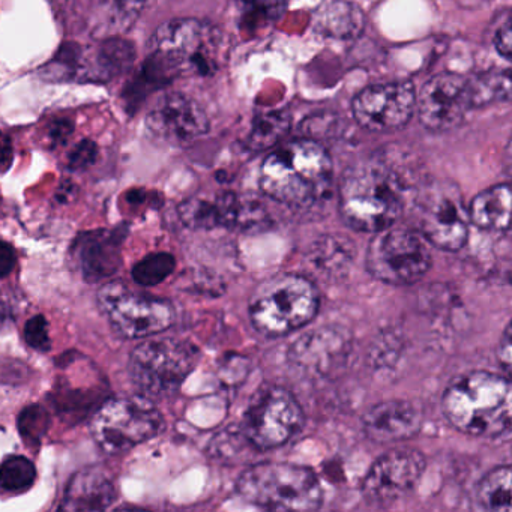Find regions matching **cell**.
<instances>
[{
    "mask_svg": "<svg viewBox=\"0 0 512 512\" xmlns=\"http://www.w3.org/2000/svg\"><path fill=\"white\" fill-rule=\"evenodd\" d=\"M98 148L91 140H83L71 151L68 158V167L74 172H82L88 169L97 160Z\"/></svg>",
    "mask_w": 512,
    "mask_h": 512,
    "instance_id": "836d02e7",
    "label": "cell"
},
{
    "mask_svg": "<svg viewBox=\"0 0 512 512\" xmlns=\"http://www.w3.org/2000/svg\"><path fill=\"white\" fill-rule=\"evenodd\" d=\"M418 232L428 244L443 251H458L469 236V212L457 185L433 181L416 190Z\"/></svg>",
    "mask_w": 512,
    "mask_h": 512,
    "instance_id": "30bf717a",
    "label": "cell"
},
{
    "mask_svg": "<svg viewBox=\"0 0 512 512\" xmlns=\"http://www.w3.org/2000/svg\"><path fill=\"white\" fill-rule=\"evenodd\" d=\"M146 125L151 133L172 145L196 142L211 128L203 107L181 92L163 95L149 112Z\"/></svg>",
    "mask_w": 512,
    "mask_h": 512,
    "instance_id": "2e32d148",
    "label": "cell"
},
{
    "mask_svg": "<svg viewBox=\"0 0 512 512\" xmlns=\"http://www.w3.org/2000/svg\"><path fill=\"white\" fill-rule=\"evenodd\" d=\"M367 250V269L376 280L410 286L430 271L433 256L418 230L388 227L374 233Z\"/></svg>",
    "mask_w": 512,
    "mask_h": 512,
    "instance_id": "9c48e42d",
    "label": "cell"
},
{
    "mask_svg": "<svg viewBox=\"0 0 512 512\" xmlns=\"http://www.w3.org/2000/svg\"><path fill=\"white\" fill-rule=\"evenodd\" d=\"M13 164V145L10 137L0 131V173L7 172Z\"/></svg>",
    "mask_w": 512,
    "mask_h": 512,
    "instance_id": "f35d334b",
    "label": "cell"
},
{
    "mask_svg": "<svg viewBox=\"0 0 512 512\" xmlns=\"http://www.w3.org/2000/svg\"><path fill=\"white\" fill-rule=\"evenodd\" d=\"M74 127L70 121H56L53 122L52 128H50V140L53 145H64L68 139H70L71 133H73Z\"/></svg>",
    "mask_w": 512,
    "mask_h": 512,
    "instance_id": "74e56055",
    "label": "cell"
},
{
    "mask_svg": "<svg viewBox=\"0 0 512 512\" xmlns=\"http://www.w3.org/2000/svg\"><path fill=\"white\" fill-rule=\"evenodd\" d=\"M98 307L122 337H151L175 322V308L167 299L133 292L124 283H110L98 292Z\"/></svg>",
    "mask_w": 512,
    "mask_h": 512,
    "instance_id": "7c38bea8",
    "label": "cell"
},
{
    "mask_svg": "<svg viewBox=\"0 0 512 512\" xmlns=\"http://www.w3.org/2000/svg\"><path fill=\"white\" fill-rule=\"evenodd\" d=\"M356 122L371 133H392L409 124L416 112V92L410 82L368 86L353 100Z\"/></svg>",
    "mask_w": 512,
    "mask_h": 512,
    "instance_id": "5bb4252c",
    "label": "cell"
},
{
    "mask_svg": "<svg viewBox=\"0 0 512 512\" xmlns=\"http://www.w3.org/2000/svg\"><path fill=\"white\" fill-rule=\"evenodd\" d=\"M290 125L292 119L283 110L257 116L245 142L247 148L254 152H262L277 146L289 133Z\"/></svg>",
    "mask_w": 512,
    "mask_h": 512,
    "instance_id": "484cf974",
    "label": "cell"
},
{
    "mask_svg": "<svg viewBox=\"0 0 512 512\" xmlns=\"http://www.w3.org/2000/svg\"><path fill=\"white\" fill-rule=\"evenodd\" d=\"M352 353V341L344 329L325 326L302 335L290 347L293 365L316 377H331L343 370Z\"/></svg>",
    "mask_w": 512,
    "mask_h": 512,
    "instance_id": "e0dca14e",
    "label": "cell"
},
{
    "mask_svg": "<svg viewBox=\"0 0 512 512\" xmlns=\"http://www.w3.org/2000/svg\"><path fill=\"white\" fill-rule=\"evenodd\" d=\"M74 191H76V187H74L73 184H70V182H65V184L62 185L61 190H59L58 193L59 202H70V199H73L74 197Z\"/></svg>",
    "mask_w": 512,
    "mask_h": 512,
    "instance_id": "ab89813d",
    "label": "cell"
},
{
    "mask_svg": "<svg viewBox=\"0 0 512 512\" xmlns=\"http://www.w3.org/2000/svg\"><path fill=\"white\" fill-rule=\"evenodd\" d=\"M163 413L149 397L113 398L101 404L91 422L97 445L107 454H122L164 430Z\"/></svg>",
    "mask_w": 512,
    "mask_h": 512,
    "instance_id": "52a82bcc",
    "label": "cell"
},
{
    "mask_svg": "<svg viewBox=\"0 0 512 512\" xmlns=\"http://www.w3.org/2000/svg\"><path fill=\"white\" fill-rule=\"evenodd\" d=\"M472 109L470 80L460 74H436L416 95L419 122L431 133L454 130Z\"/></svg>",
    "mask_w": 512,
    "mask_h": 512,
    "instance_id": "4fadbf2b",
    "label": "cell"
},
{
    "mask_svg": "<svg viewBox=\"0 0 512 512\" xmlns=\"http://www.w3.org/2000/svg\"><path fill=\"white\" fill-rule=\"evenodd\" d=\"M236 493L250 505L271 511H316L323 488L313 470L292 463H260L245 470Z\"/></svg>",
    "mask_w": 512,
    "mask_h": 512,
    "instance_id": "277c9868",
    "label": "cell"
},
{
    "mask_svg": "<svg viewBox=\"0 0 512 512\" xmlns=\"http://www.w3.org/2000/svg\"><path fill=\"white\" fill-rule=\"evenodd\" d=\"M332 158L313 139H298L275 149L260 169V188L275 202L307 209L325 202L331 193Z\"/></svg>",
    "mask_w": 512,
    "mask_h": 512,
    "instance_id": "7a4b0ae2",
    "label": "cell"
},
{
    "mask_svg": "<svg viewBox=\"0 0 512 512\" xmlns=\"http://www.w3.org/2000/svg\"><path fill=\"white\" fill-rule=\"evenodd\" d=\"M470 80L473 109L487 106L491 103H505L511 98V73L505 71H491L479 74Z\"/></svg>",
    "mask_w": 512,
    "mask_h": 512,
    "instance_id": "4316f807",
    "label": "cell"
},
{
    "mask_svg": "<svg viewBox=\"0 0 512 512\" xmlns=\"http://www.w3.org/2000/svg\"><path fill=\"white\" fill-rule=\"evenodd\" d=\"M511 325H506L505 331L500 335L499 344H497V361H499L500 367L505 370V373L511 374L512 367V340H511Z\"/></svg>",
    "mask_w": 512,
    "mask_h": 512,
    "instance_id": "d590c367",
    "label": "cell"
},
{
    "mask_svg": "<svg viewBox=\"0 0 512 512\" xmlns=\"http://www.w3.org/2000/svg\"><path fill=\"white\" fill-rule=\"evenodd\" d=\"M305 415L292 392L281 386L260 389L248 404L241 433L254 449L280 448L304 427Z\"/></svg>",
    "mask_w": 512,
    "mask_h": 512,
    "instance_id": "8fae6325",
    "label": "cell"
},
{
    "mask_svg": "<svg viewBox=\"0 0 512 512\" xmlns=\"http://www.w3.org/2000/svg\"><path fill=\"white\" fill-rule=\"evenodd\" d=\"M511 383L491 371H472L446 388L442 409L452 427L475 437H496L511 427Z\"/></svg>",
    "mask_w": 512,
    "mask_h": 512,
    "instance_id": "3957f363",
    "label": "cell"
},
{
    "mask_svg": "<svg viewBox=\"0 0 512 512\" xmlns=\"http://www.w3.org/2000/svg\"><path fill=\"white\" fill-rule=\"evenodd\" d=\"M136 61V49L130 41L109 38L98 44L89 73L94 80H110L127 73Z\"/></svg>",
    "mask_w": 512,
    "mask_h": 512,
    "instance_id": "603a6c76",
    "label": "cell"
},
{
    "mask_svg": "<svg viewBox=\"0 0 512 512\" xmlns=\"http://www.w3.org/2000/svg\"><path fill=\"white\" fill-rule=\"evenodd\" d=\"M176 259L170 253H152L143 257L133 268V280L139 286L154 287L175 272Z\"/></svg>",
    "mask_w": 512,
    "mask_h": 512,
    "instance_id": "4dcf8cb0",
    "label": "cell"
},
{
    "mask_svg": "<svg viewBox=\"0 0 512 512\" xmlns=\"http://www.w3.org/2000/svg\"><path fill=\"white\" fill-rule=\"evenodd\" d=\"M200 353L188 341L166 338L140 344L131 352L128 373L145 397H163L178 391L193 373Z\"/></svg>",
    "mask_w": 512,
    "mask_h": 512,
    "instance_id": "ba28073f",
    "label": "cell"
},
{
    "mask_svg": "<svg viewBox=\"0 0 512 512\" xmlns=\"http://www.w3.org/2000/svg\"><path fill=\"white\" fill-rule=\"evenodd\" d=\"M427 460L416 449H392L374 461L362 481V494L377 506L392 505L418 484Z\"/></svg>",
    "mask_w": 512,
    "mask_h": 512,
    "instance_id": "9a60e30c",
    "label": "cell"
},
{
    "mask_svg": "<svg viewBox=\"0 0 512 512\" xmlns=\"http://www.w3.org/2000/svg\"><path fill=\"white\" fill-rule=\"evenodd\" d=\"M412 178L394 151H382L350 166L340 182V214L350 229L377 233L404 212Z\"/></svg>",
    "mask_w": 512,
    "mask_h": 512,
    "instance_id": "6da1fadb",
    "label": "cell"
},
{
    "mask_svg": "<svg viewBox=\"0 0 512 512\" xmlns=\"http://www.w3.org/2000/svg\"><path fill=\"white\" fill-rule=\"evenodd\" d=\"M494 47L497 53L505 59H511L512 53V34H511V19L506 16L505 22L497 28L494 34Z\"/></svg>",
    "mask_w": 512,
    "mask_h": 512,
    "instance_id": "e575fe53",
    "label": "cell"
},
{
    "mask_svg": "<svg viewBox=\"0 0 512 512\" xmlns=\"http://www.w3.org/2000/svg\"><path fill=\"white\" fill-rule=\"evenodd\" d=\"M16 251L13 245L0 241V278L8 277L16 266Z\"/></svg>",
    "mask_w": 512,
    "mask_h": 512,
    "instance_id": "8d00e7d4",
    "label": "cell"
},
{
    "mask_svg": "<svg viewBox=\"0 0 512 512\" xmlns=\"http://www.w3.org/2000/svg\"><path fill=\"white\" fill-rule=\"evenodd\" d=\"M116 499L112 478L97 466L86 467L71 478L62 497L61 511H104Z\"/></svg>",
    "mask_w": 512,
    "mask_h": 512,
    "instance_id": "ffe728a7",
    "label": "cell"
},
{
    "mask_svg": "<svg viewBox=\"0 0 512 512\" xmlns=\"http://www.w3.org/2000/svg\"><path fill=\"white\" fill-rule=\"evenodd\" d=\"M179 218L182 223L191 229H217L223 227V209H221L220 197L215 199L185 200L179 205Z\"/></svg>",
    "mask_w": 512,
    "mask_h": 512,
    "instance_id": "83f0119b",
    "label": "cell"
},
{
    "mask_svg": "<svg viewBox=\"0 0 512 512\" xmlns=\"http://www.w3.org/2000/svg\"><path fill=\"white\" fill-rule=\"evenodd\" d=\"M218 37L197 19L164 23L149 41V59L172 79L181 74L211 76L217 70Z\"/></svg>",
    "mask_w": 512,
    "mask_h": 512,
    "instance_id": "8992f818",
    "label": "cell"
},
{
    "mask_svg": "<svg viewBox=\"0 0 512 512\" xmlns=\"http://www.w3.org/2000/svg\"><path fill=\"white\" fill-rule=\"evenodd\" d=\"M17 425L25 443L38 446L50 427L49 412L40 404H31L22 410Z\"/></svg>",
    "mask_w": 512,
    "mask_h": 512,
    "instance_id": "1f68e13d",
    "label": "cell"
},
{
    "mask_svg": "<svg viewBox=\"0 0 512 512\" xmlns=\"http://www.w3.org/2000/svg\"><path fill=\"white\" fill-rule=\"evenodd\" d=\"M467 212L470 223L479 229L505 232L511 217V188L508 184H499L481 191Z\"/></svg>",
    "mask_w": 512,
    "mask_h": 512,
    "instance_id": "7402d4cb",
    "label": "cell"
},
{
    "mask_svg": "<svg viewBox=\"0 0 512 512\" xmlns=\"http://www.w3.org/2000/svg\"><path fill=\"white\" fill-rule=\"evenodd\" d=\"M511 466L494 467L475 488L476 503L485 511L511 512L512 488Z\"/></svg>",
    "mask_w": 512,
    "mask_h": 512,
    "instance_id": "d4e9b609",
    "label": "cell"
},
{
    "mask_svg": "<svg viewBox=\"0 0 512 512\" xmlns=\"http://www.w3.org/2000/svg\"><path fill=\"white\" fill-rule=\"evenodd\" d=\"M37 481V469L29 458L13 455L0 463V488L10 493L28 490Z\"/></svg>",
    "mask_w": 512,
    "mask_h": 512,
    "instance_id": "f546056e",
    "label": "cell"
},
{
    "mask_svg": "<svg viewBox=\"0 0 512 512\" xmlns=\"http://www.w3.org/2000/svg\"><path fill=\"white\" fill-rule=\"evenodd\" d=\"M317 34L331 40H353L364 31L365 20L361 8L347 0H329L314 14Z\"/></svg>",
    "mask_w": 512,
    "mask_h": 512,
    "instance_id": "44dd1931",
    "label": "cell"
},
{
    "mask_svg": "<svg viewBox=\"0 0 512 512\" xmlns=\"http://www.w3.org/2000/svg\"><path fill=\"white\" fill-rule=\"evenodd\" d=\"M148 4L149 0H98L104 22L113 32L130 31Z\"/></svg>",
    "mask_w": 512,
    "mask_h": 512,
    "instance_id": "f1b7e54d",
    "label": "cell"
},
{
    "mask_svg": "<svg viewBox=\"0 0 512 512\" xmlns=\"http://www.w3.org/2000/svg\"><path fill=\"white\" fill-rule=\"evenodd\" d=\"M25 341L38 352H49L52 341L49 337V322L43 314H37L26 322Z\"/></svg>",
    "mask_w": 512,
    "mask_h": 512,
    "instance_id": "d6a6232c",
    "label": "cell"
},
{
    "mask_svg": "<svg viewBox=\"0 0 512 512\" xmlns=\"http://www.w3.org/2000/svg\"><path fill=\"white\" fill-rule=\"evenodd\" d=\"M355 256L352 241L340 235H326L311 247L310 260L328 277L344 275Z\"/></svg>",
    "mask_w": 512,
    "mask_h": 512,
    "instance_id": "cb8c5ba5",
    "label": "cell"
},
{
    "mask_svg": "<svg viewBox=\"0 0 512 512\" xmlns=\"http://www.w3.org/2000/svg\"><path fill=\"white\" fill-rule=\"evenodd\" d=\"M422 427V413L406 400L374 404L362 418L365 436L376 443L401 442L416 436Z\"/></svg>",
    "mask_w": 512,
    "mask_h": 512,
    "instance_id": "d6986e66",
    "label": "cell"
},
{
    "mask_svg": "<svg viewBox=\"0 0 512 512\" xmlns=\"http://www.w3.org/2000/svg\"><path fill=\"white\" fill-rule=\"evenodd\" d=\"M319 308V290L307 277L284 274L257 289L250 302V319L260 334L283 337L308 325Z\"/></svg>",
    "mask_w": 512,
    "mask_h": 512,
    "instance_id": "5b68a950",
    "label": "cell"
},
{
    "mask_svg": "<svg viewBox=\"0 0 512 512\" xmlns=\"http://www.w3.org/2000/svg\"><path fill=\"white\" fill-rule=\"evenodd\" d=\"M128 230L98 229L83 232L74 241V265L88 283H100L113 277L122 268V247Z\"/></svg>",
    "mask_w": 512,
    "mask_h": 512,
    "instance_id": "ac0fdd59",
    "label": "cell"
}]
</instances>
